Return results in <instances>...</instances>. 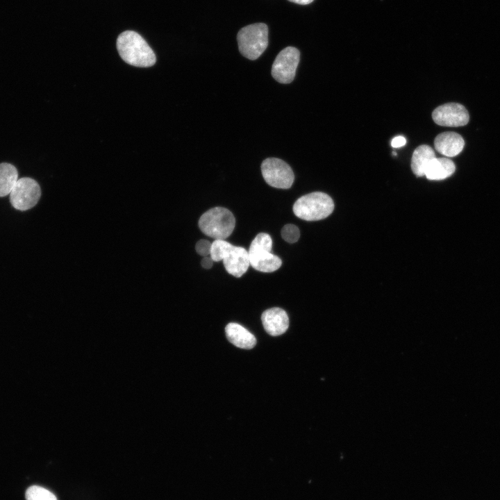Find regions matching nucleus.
<instances>
[{
	"mask_svg": "<svg viewBox=\"0 0 500 500\" xmlns=\"http://www.w3.org/2000/svg\"><path fill=\"white\" fill-rule=\"evenodd\" d=\"M117 49L122 59L126 63L139 67L153 65L156 57L146 40L138 33L126 31L117 39Z\"/></svg>",
	"mask_w": 500,
	"mask_h": 500,
	"instance_id": "nucleus-1",
	"label": "nucleus"
},
{
	"mask_svg": "<svg viewBox=\"0 0 500 500\" xmlns=\"http://www.w3.org/2000/svg\"><path fill=\"white\" fill-rule=\"evenodd\" d=\"M210 255L213 261L223 260L226 272L238 278L242 276L250 265L248 251L224 240L213 241Z\"/></svg>",
	"mask_w": 500,
	"mask_h": 500,
	"instance_id": "nucleus-2",
	"label": "nucleus"
},
{
	"mask_svg": "<svg viewBox=\"0 0 500 500\" xmlns=\"http://www.w3.org/2000/svg\"><path fill=\"white\" fill-rule=\"evenodd\" d=\"M333 209L334 203L331 197L322 192L303 195L293 206L294 215L306 221L325 219L333 212Z\"/></svg>",
	"mask_w": 500,
	"mask_h": 500,
	"instance_id": "nucleus-3",
	"label": "nucleus"
},
{
	"mask_svg": "<svg viewBox=\"0 0 500 500\" xmlns=\"http://www.w3.org/2000/svg\"><path fill=\"white\" fill-rule=\"evenodd\" d=\"M235 219L233 213L223 207H215L204 212L199 220L200 230L215 240H224L233 231Z\"/></svg>",
	"mask_w": 500,
	"mask_h": 500,
	"instance_id": "nucleus-4",
	"label": "nucleus"
},
{
	"mask_svg": "<svg viewBox=\"0 0 500 500\" xmlns=\"http://www.w3.org/2000/svg\"><path fill=\"white\" fill-rule=\"evenodd\" d=\"M237 40L240 53L254 60L258 58L268 45V28L264 23H256L242 28Z\"/></svg>",
	"mask_w": 500,
	"mask_h": 500,
	"instance_id": "nucleus-5",
	"label": "nucleus"
},
{
	"mask_svg": "<svg viewBox=\"0 0 500 500\" xmlns=\"http://www.w3.org/2000/svg\"><path fill=\"white\" fill-rule=\"evenodd\" d=\"M272 240L265 233H258L251 242L248 251L251 266L262 272H272L281 267L282 261L271 253Z\"/></svg>",
	"mask_w": 500,
	"mask_h": 500,
	"instance_id": "nucleus-6",
	"label": "nucleus"
},
{
	"mask_svg": "<svg viewBox=\"0 0 500 500\" xmlns=\"http://www.w3.org/2000/svg\"><path fill=\"white\" fill-rule=\"evenodd\" d=\"M261 172L265 182L272 187L290 188L294 180L290 166L281 159L267 158L261 164Z\"/></svg>",
	"mask_w": 500,
	"mask_h": 500,
	"instance_id": "nucleus-7",
	"label": "nucleus"
},
{
	"mask_svg": "<svg viewBox=\"0 0 500 500\" xmlns=\"http://www.w3.org/2000/svg\"><path fill=\"white\" fill-rule=\"evenodd\" d=\"M41 196V189L38 183L28 177L17 180L10 193L12 206L19 210H26L35 206Z\"/></svg>",
	"mask_w": 500,
	"mask_h": 500,
	"instance_id": "nucleus-8",
	"label": "nucleus"
},
{
	"mask_svg": "<svg viewBox=\"0 0 500 500\" xmlns=\"http://www.w3.org/2000/svg\"><path fill=\"white\" fill-rule=\"evenodd\" d=\"M300 53L293 47H288L276 56L272 67V76L281 83H290L295 76Z\"/></svg>",
	"mask_w": 500,
	"mask_h": 500,
	"instance_id": "nucleus-9",
	"label": "nucleus"
},
{
	"mask_svg": "<svg viewBox=\"0 0 500 500\" xmlns=\"http://www.w3.org/2000/svg\"><path fill=\"white\" fill-rule=\"evenodd\" d=\"M432 118L440 126L458 127L466 125L469 116L462 105L448 103L437 107L432 112Z\"/></svg>",
	"mask_w": 500,
	"mask_h": 500,
	"instance_id": "nucleus-10",
	"label": "nucleus"
},
{
	"mask_svg": "<svg viewBox=\"0 0 500 500\" xmlns=\"http://www.w3.org/2000/svg\"><path fill=\"white\" fill-rule=\"evenodd\" d=\"M261 320L265 330L272 336L284 333L289 326L287 312L280 308H272L263 312Z\"/></svg>",
	"mask_w": 500,
	"mask_h": 500,
	"instance_id": "nucleus-11",
	"label": "nucleus"
},
{
	"mask_svg": "<svg viewBox=\"0 0 500 500\" xmlns=\"http://www.w3.org/2000/svg\"><path fill=\"white\" fill-rule=\"evenodd\" d=\"M465 145L463 138L455 132H444L436 136L434 140L435 149L442 155L453 157L459 154Z\"/></svg>",
	"mask_w": 500,
	"mask_h": 500,
	"instance_id": "nucleus-12",
	"label": "nucleus"
},
{
	"mask_svg": "<svg viewBox=\"0 0 500 500\" xmlns=\"http://www.w3.org/2000/svg\"><path fill=\"white\" fill-rule=\"evenodd\" d=\"M225 332L228 341L239 348L250 349L256 344V337L239 324L235 322L228 324Z\"/></svg>",
	"mask_w": 500,
	"mask_h": 500,
	"instance_id": "nucleus-13",
	"label": "nucleus"
},
{
	"mask_svg": "<svg viewBox=\"0 0 500 500\" xmlns=\"http://www.w3.org/2000/svg\"><path fill=\"white\" fill-rule=\"evenodd\" d=\"M455 169V164L451 160L435 157L428 163L424 176L428 180L440 181L452 175Z\"/></svg>",
	"mask_w": 500,
	"mask_h": 500,
	"instance_id": "nucleus-14",
	"label": "nucleus"
},
{
	"mask_svg": "<svg viewBox=\"0 0 500 500\" xmlns=\"http://www.w3.org/2000/svg\"><path fill=\"white\" fill-rule=\"evenodd\" d=\"M433 149L428 145L422 144L417 147L412 156L411 169L417 176H424L428 163L435 158Z\"/></svg>",
	"mask_w": 500,
	"mask_h": 500,
	"instance_id": "nucleus-15",
	"label": "nucleus"
},
{
	"mask_svg": "<svg viewBox=\"0 0 500 500\" xmlns=\"http://www.w3.org/2000/svg\"><path fill=\"white\" fill-rule=\"evenodd\" d=\"M17 180L18 173L14 165L0 163V197L10 194Z\"/></svg>",
	"mask_w": 500,
	"mask_h": 500,
	"instance_id": "nucleus-16",
	"label": "nucleus"
},
{
	"mask_svg": "<svg viewBox=\"0 0 500 500\" xmlns=\"http://www.w3.org/2000/svg\"><path fill=\"white\" fill-rule=\"evenodd\" d=\"M26 500H57L49 490L38 485L29 487L26 492Z\"/></svg>",
	"mask_w": 500,
	"mask_h": 500,
	"instance_id": "nucleus-17",
	"label": "nucleus"
},
{
	"mask_svg": "<svg viewBox=\"0 0 500 500\" xmlns=\"http://www.w3.org/2000/svg\"><path fill=\"white\" fill-rule=\"evenodd\" d=\"M281 236L285 241L294 243L299 239L300 231L297 226L291 224H286L281 230Z\"/></svg>",
	"mask_w": 500,
	"mask_h": 500,
	"instance_id": "nucleus-18",
	"label": "nucleus"
},
{
	"mask_svg": "<svg viewBox=\"0 0 500 500\" xmlns=\"http://www.w3.org/2000/svg\"><path fill=\"white\" fill-rule=\"evenodd\" d=\"M211 245L212 243L208 240H200L197 242L195 249L199 255L204 257L208 256L210 254Z\"/></svg>",
	"mask_w": 500,
	"mask_h": 500,
	"instance_id": "nucleus-19",
	"label": "nucleus"
},
{
	"mask_svg": "<svg viewBox=\"0 0 500 500\" xmlns=\"http://www.w3.org/2000/svg\"><path fill=\"white\" fill-rule=\"evenodd\" d=\"M406 143V140L403 136H397L394 138L391 142L392 147L394 148H399L404 146Z\"/></svg>",
	"mask_w": 500,
	"mask_h": 500,
	"instance_id": "nucleus-20",
	"label": "nucleus"
},
{
	"mask_svg": "<svg viewBox=\"0 0 500 500\" xmlns=\"http://www.w3.org/2000/svg\"><path fill=\"white\" fill-rule=\"evenodd\" d=\"M213 260L211 258V257L205 256L201 260V266L205 269H210L212 266Z\"/></svg>",
	"mask_w": 500,
	"mask_h": 500,
	"instance_id": "nucleus-21",
	"label": "nucleus"
},
{
	"mask_svg": "<svg viewBox=\"0 0 500 500\" xmlns=\"http://www.w3.org/2000/svg\"><path fill=\"white\" fill-rule=\"evenodd\" d=\"M289 1L298 3L300 5H307L313 1V0H288Z\"/></svg>",
	"mask_w": 500,
	"mask_h": 500,
	"instance_id": "nucleus-22",
	"label": "nucleus"
}]
</instances>
